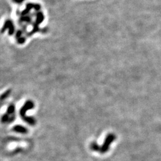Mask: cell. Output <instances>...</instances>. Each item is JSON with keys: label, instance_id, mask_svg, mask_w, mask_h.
I'll return each mask as SVG.
<instances>
[{"label": "cell", "instance_id": "cell-1", "mask_svg": "<svg viewBox=\"0 0 161 161\" xmlns=\"http://www.w3.org/2000/svg\"><path fill=\"white\" fill-rule=\"evenodd\" d=\"M34 103L31 102V101H27L25 105L22 107V108L21 109L20 111V114L22 116V118L26 121V122H27L29 124L33 125L35 123V119H34V118H31V117H28L26 116V112L27 110L31 109L34 108Z\"/></svg>", "mask_w": 161, "mask_h": 161}, {"label": "cell", "instance_id": "cell-2", "mask_svg": "<svg viewBox=\"0 0 161 161\" xmlns=\"http://www.w3.org/2000/svg\"><path fill=\"white\" fill-rule=\"evenodd\" d=\"M15 108L14 105H10L8 109H7V114H5L2 117V122H10L14 119V116L13 115V113L14 112Z\"/></svg>", "mask_w": 161, "mask_h": 161}, {"label": "cell", "instance_id": "cell-3", "mask_svg": "<svg viewBox=\"0 0 161 161\" xmlns=\"http://www.w3.org/2000/svg\"><path fill=\"white\" fill-rule=\"evenodd\" d=\"M13 130L17 133H26L27 132V129L21 125H16L13 128Z\"/></svg>", "mask_w": 161, "mask_h": 161}, {"label": "cell", "instance_id": "cell-4", "mask_svg": "<svg viewBox=\"0 0 161 161\" xmlns=\"http://www.w3.org/2000/svg\"><path fill=\"white\" fill-rule=\"evenodd\" d=\"M9 92H10V91H7L6 92L4 93V94L1 96V100H3V99H6V98L9 95Z\"/></svg>", "mask_w": 161, "mask_h": 161}]
</instances>
